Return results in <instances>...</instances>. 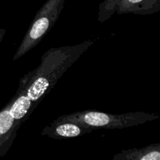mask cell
Returning <instances> with one entry per match:
<instances>
[{"label":"cell","mask_w":160,"mask_h":160,"mask_svg":"<svg viewBox=\"0 0 160 160\" xmlns=\"http://www.w3.org/2000/svg\"><path fill=\"white\" fill-rule=\"evenodd\" d=\"M93 43L87 40L75 45L51 48L42 56L37 68L20 78L17 93L0 111V158L12 146L20 127Z\"/></svg>","instance_id":"cell-1"},{"label":"cell","mask_w":160,"mask_h":160,"mask_svg":"<svg viewBox=\"0 0 160 160\" xmlns=\"http://www.w3.org/2000/svg\"><path fill=\"white\" fill-rule=\"evenodd\" d=\"M159 118L158 114L141 111L112 114L95 109H87L60 116L56 120L76 122L94 131L96 129H124L145 124Z\"/></svg>","instance_id":"cell-2"},{"label":"cell","mask_w":160,"mask_h":160,"mask_svg":"<svg viewBox=\"0 0 160 160\" xmlns=\"http://www.w3.org/2000/svg\"><path fill=\"white\" fill-rule=\"evenodd\" d=\"M64 0H48L34 16L20 45L16 51L13 60H17L35 48L59 19Z\"/></svg>","instance_id":"cell-3"},{"label":"cell","mask_w":160,"mask_h":160,"mask_svg":"<svg viewBox=\"0 0 160 160\" xmlns=\"http://www.w3.org/2000/svg\"><path fill=\"white\" fill-rule=\"evenodd\" d=\"M93 130L70 120H54L44 128L42 135L54 139H68L89 134Z\"/></svg>","instance_id":"cell-4"},{"label":"cell","mask_w":160,"mask_h":160,"mask_svg":"<svg viewBox=\"0 0 160 160\" xmlns=\"http://www.w3.org/2000/svg\"><path fill=\"white\" fill-rule=\"evenodd\" d=\"M160 143H155L143 148L122 150L112 157V160H159Z\"/></svg>","instance_id":"cell-5"},{"label":"cell","mask_w":160,"mask_h":160,"mask_svg":"<svg viewBox=\"0 0 160 160\" xmlns=\"http://www.w3.org/2000/svg\"><path fill=\"white\" fill-rule=\"evenodd\" d=\"M5 34H6V29H4V28H0V44L2 42V39L4 38Z\"/></svg>","instance_id":"cell-6"}]
</instances>
